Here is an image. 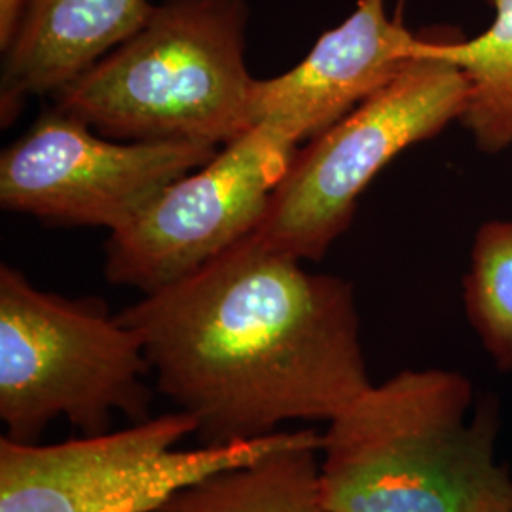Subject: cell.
<instances>
[{"label": "cell", "mask_w": 512, "mask_h": 512, "mask_svg": "<svg viewBox=\"0 0 512 512\" xmlns=\"http://www.w3.org/2000/svg\"><path fill=\"white\" fill-rule=\"evenodd\" d=\"M116 317L203 446L330 421L372 385L353 285L249 236Z\"/></svg>", "instance_id": "6da1fadb"}, {"label": "cell", "mask_w": 512, "mask_h": 512, "mask_svg": "<svg viewBox=\"0 0 512 512\" xmlns=\"http://www.w3.org/2000/svg\"><path fill=\"white\" fill-rule=\"evenodd\" d=\"M499 414L458 370L372 384L323 433V501L332 512H512Z\"/></svg>", "instance_id": "7a4b0ae2"}, {"label": "cell", "mask_w": 512, "mask_h": 512, "mask_svg": "<svg viewBox=\"0 0 512 512\" xmlns=\"http://www.w3.org/2000/svg\"><path fill=\"white\" fill-rule=\"evenodd\" d=\"M249 0H164L145 27L54 95L116 141L222 148L256 124L245 65Z\"/></svg>", "instance_id": "3957f363"}, {"label": "cell", "mask_w": 512, "mask_h": 512, "mask_svg": "<svg viewBox=\"0 0 512 512\" xmlns=\"http://www.w3.org/2000/svg\"><path fill=\"white\" fill-rule=\"evenodd\" d=\"M152 374L135 330L101 298L37 289L0 266V420L6 439L38 444L65 416L86 437L109 433L110 414L150 418Z\"/></svg>", "instance_id": "277c9868"}, {"label": "cell", "mask_w": 512, "mask_h": 512, "mask_svg": "<svg viewBox=\"0 0 512 512\" xmlns=\"http://www.w3.org/2000/svg\"><path fill=\"white\" fill-rule=\"evenodd\" d=\"M467 92L463 71L440 52L439 27L429 29L403 73L300 147L249 238L321 260L348 232L366 186L403 150L459 122Z\"/></svg>", "instance_id": "5b68a950"}, {"label": "cell", "mask_w": 512, "mask_h": 512, "mask_svg": "<svg viewBox=\"0 0 512 512\" xmlns=\"http://www.w3.org/2000/svg\"><path fill=\"white\" fill-rule=\"evenodd\" d=\"M198 423L183 410L124 431L61 444L0 439V512H154L205 476L243 467L302 439L308 429L264 439L177 450Z\"/></svg>", "instance_id": "8992f818"}, {"label": "cell", "mask_w": 512, "mask_h": 512, "mask_svg": "<svg viewBox=\"0 0 512 512\" xmlns=\"http://www.w3.org/2000/svg\"><path fill=\"white\" fill-rule=\"evenodd\" d=\"M302 145L296 129L275 120H262L224 145L211 162L169 184L110 232L107 279L156 293L247 238Z\"/></svg>", "instance_id": "52a82bcc"}, {"label": "cell", "mask_w": 512, "mask_h": 512, "mask_svg": "<svg viewBox=\"0 0 512 512\" xmlns=\"http://www.w3.org/2000/svg\"><path fill=\"white\" fill-rule=\"evenodd\" d=\"M219 147L116 141L52 107L0 156V205L61 226H124Z\"/></svg>", "instance_id": "ba28073f"}, {"label": "cell", "mask_w": 512, "mask_h": 512, "mask_svg": "<svg viewBox=\"0 0 512 512\" xmlns=\"http://www.w3.org/2000/svg\"><path fill=\"white\" fill-rule=\"evenodd\" d=\"M418 48L420 35L404 25V0L393 14L387 0H359L291 71L256 80V124L285 122L306 143L403 73Z\"/></svg>", "instance_id": "9c48e42d"}, {"label": "cell", "mask_w": 512, "mask_h": 512, "mask_svg": "<svg viewBox=\"0 0 512 512\" xmlns=\"http://www.w3.org/2000/svg\"><path fill=\"white\" fill-rule=\"evenodd\" d=\"M150 0H27L2 50L0 120L10 126L27 99L61 92L139 33Z\"/></svg>", "instance_id": "30bf717a"}, {"label": "cell", "mask_w": 512, "mask_h": 512, "mask_svg": "<svg viewBox=\"0 0 512 512\" xmlns=\"http://www.w3.org/2000/svg\"><path fill=\"white\" fill-rule=\"evenodd\" d=\"M325 437L308 433L236 469L205 476L154 512H332L321 492Z\"/></svg>", "instance_id": "8fae6325"}, {"label": "cell", "mask_w": 512, "mask_h": 512, "mask_svg": "<svg viewBox=\"0 0 512 512\" xmlns=\"http://www.w3.org/2000/svg\"><path fill=\"white\" fill-rule=\"evenodd\" d=\"M494 10L490 27L463 38L440 29L439 48L467 78V107L459 120L476 148L497 154L512 147V0H486Z\"/></svg>", "instance_id": "7c38bea8"}, {"label": "cell", "mask_w": 512, "mask_h": 512, "mask_svg": "<svg viewBox=\"0 0 512 512\" xmlns=\"http://www.w3.org/2000/svg\"><path fill=\"white\" fill-rule=\"evenodd\" d=\"M463 308L495 368L511 374L512 219L488 220L478 228L463 277Z\"/></svg>", "instance_id": "4fadbf2b"}, {"label": "cell", "mask_w": 512, "mask_h": 512, "mask_svg": "<svg viewBox=\"0 0 512 512\" xmlns=\"http://www.w3.org/2000/svg\"><path fill=\"white\" fill-rule=\"evenodd\" d=\"M25 4L27 0H0V52L14 37Z\"/></svg>", "instance_id": "5bb4252c"}]
</instances>
